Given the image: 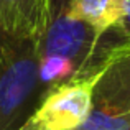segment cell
<instances>
[{
	"instance_id": "1",
	"label": "cell",
	"mask_w": 130,
	"mask_h": 130,
	"mask_svg": "<svg viewBox=\"0 0 130 130\" xmlns=\"http://www.w3.org/2000/svg\"><path fill=\"white\" fill-rule=\"evenodd\" d=\"M128 43L119 26L97 31L69 12L68 0H53L48 25L36 41L43 97L71 81L95 77L112 54Z\"/></svg>"
},
{
	"instance_id": "2",
	"label": "cell",
	"mask_w": 130,
	"mask_h": 130,
	"mask_svg": "<svg viewBox=\"0 0 130 130\" xmlns=\"http://www.w3.org/2000/svg\"><path fill=\"white\" fill-rule=\"evenodd\" d=\"M41 101L36 41L0 26V130H18Z\"/></svg>"
},
{
	"instance_id": "3",
	"label": "cell",
	"mask_w": 130,
	"mask_h": 130,
	"mask_svg": "<svg viewBox=\"0 0 130 130\" xmlns=\"http://www.w3.org/2000/svg\"><path fill=\"white\" fill-rule=\"evenodd\" d=\"M74 130H130V43L115 51L99 73L91 112Z\"/></svg>"
},
{
	"instance_id": "4",
	"label": "cell",
	"mask_w": 130,
	"mask_h": 130,
	"mask_svg": "<svg viewBox=\"0 0 130 130\" xmlns=\"http://www.w3.org/2000/svg\"><path fill=\"white\" fill-rule=\"evenodd\" d=\"M97 76L71 81L48 92L30 119L18 130L77 128L91 112L92 87Z\"/></svg>"
},
{
	"instance_id": "5",
	"label": "cell",
	"mask_w": 130,
	"mask_h": 130,
	"mask_svg": "<svg viewBox=\"0 0 130 130\" xmlns=\"http://www.w3.org/2000/svg\"><path fill=\"white\" fill-rule=\"evenodd\" d=\"M53 0H0V26L12 35L38 41L48 25Z\"/></svg>"
},
{
	"instance_id": "6",
	"label": "cell",
	"mask_w": 130,
	"mask_h": 130,
	"mask_svg": "<svg viewBox=\"0 0 130 130\" xmlns=\"http://www.w3.org/2000/svg\"><path fill=\"white\" fill-rule=\"evenodd\" d=\"M69 12L97 31L119 26L125 15L127 0H68Z\"/></svg>"
},
{
	"instance_id": "7",
	"label": "cell",
	"mask_w": 130,
	"mask_h": 130,
	"mask_svg": "<svg viewBox=\"0 0 130 130\" xmlns=\"http://www.w3.org/2000/svg\"><path fill=\"white\" fill-rule=\"evenodd\" d=\"M119 28L122 30V33L125 35V38L130 41V0H127V8H125V15L122 18V22L119 23Z\"/></svg>"
}]
</instances>
